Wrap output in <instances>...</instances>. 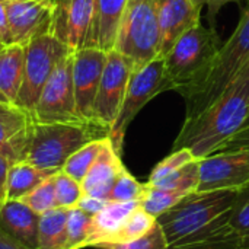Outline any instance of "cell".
I'll use <instances>...</instances> for the list:
<instances>
[{
  "label": "cell",
  "instance_id": "cell-1",
  "mask_svg": "<svg viewBox=\"0 0 249 249\" xmlns=\"http://www.w3.org/2000/svg\"><path fill=\"white\" fill-rule=\"evenodd\" d=\"M238 191L191 193L156 217L169 249H238L229 228Z\"/></svg>",
  "mask_w": 249,
  "mask_h": 249
},
{
  "label": "cell",
  "instance_id": "cell-2",
  "mask_svg": "<svg viewBox=\"0 0 249 249\" xmlns=\"http://www.w3.org/2000/svg\"><path fill=\"white\" fill-rule=\"evenodd\" d=\"M249 114V63L236 80L207 108L184 125L172 150L188 149L196 159L217 153L242 127Z\"/></svg>",
  "mask_w": 249,
  "mask_h": 249
},
{
  "label": "cell",
  "instance_id": "cell-3",
  "mask_svg": "<svg viewBox=\"0 0 249 249\" xmlns=\"http://www.w3.org/2000/svg\"><path fill=\"white\" fill-rule=\"evenodd\" d=\"M249 63V3L231 38L222 44L200 77L181 89L191 118L213 104L242 73Z\"/></svg>",
  "mask_w": 249,
  "mask_h": 249
},
{
  "label": "cell",
  "instance_id": "cell-4",
  "mask_svg": "<svg viewBox=\"0 0 249 249\" xmlns=\"http://www.w3.org/2000/svg\"><path fill=\"white\" fill-rule=\"evenodd\" d=\"M109 137V130L93 121L35 123L32 121L20 162L57 174L67 159L89 142Z\"/></svg>",
  "mask_w": 249,
  "mask_h": 249
},
{
  "label": "cell",
  "instance_id": "cell-5",
  "mask_svg": "<svg viewBox=\"0 0 249 249\" xmlns=\"http://www.w3.org/2000/svg\"><path fill=\"white\" fill-rule=\"evenodd\" d=\"M114 50L127 57L134 70L160 57L158 0H128L121 16Z\"/></svg>",
  "mask_w": 249,
  "mask_h": 249
},
{
  "label": "cell",
  "instance_id": "cell-6",
  "mask_svg": "<svg viewBox=\"0 0 249 249\" xmlns=\"http://www.w3.org/2000/svg\"><path fill=\"white\" fill-rule=\"evenodd\" d=\"M220 47L222 41L219 35L201 23L194 25L181 35L163 57L172 90L179 92L196 82Z\"/></svg>",
  "mask_w": 249,
  "mask_h": 249
},
{
  "label": "cell",
  "instance_id": "cell-7",
  "mask_svg": "<svg viewBox=\"0 0 249 249\" xmlns=\"http://www.w3.org/2000/svg\"><path fill=\"white\" fill-rule=\"evenodd\" d=\"M73 53L53 34H42L25 45L23 77L15 105L32 115L39 95L58 63Z\"/></svg>",
  "mask_w": 249,
  "mask_h": 249
},
{
  "label": "cell",
  "instance_id": "cell-8",
  "mask_svg": "<svg viewBox=\"0 0 249 249\" xmlns=\"http://www.w3.org/2000/svg\"><path fill=\"white\" fill-rule=\"evenodd\" d=\"M165 90H172V85L166 76L163 57H158L144 67L133 70L118 117L109 131V140L118 153L130 123L149 101Z\"/></svg>",
  "mask_w": 249,
  "mask_h": 249
},
{
  "label": "cell",
  "instance_id": "cell-9",
  "mask_svg": "<svg viewBox=\"0 0 249 249\" xmlns=\"http://www.w3.org/2000/svg\"><path fill=\"white\" fill-rule=\"evenodd\" d=\"M73 53L66 55L48 82L32 112L35 123H74L85 121L79 117L73 86Z\"/></svg>",
  "mask_w": 249,
  "mask_h": 249
},
{
  "label": "cell",
  "instance_id": "cell-10",
  "mask_svg": "<svg viewBox=\"0 0 249 249\" xmlns=\"http://www.w3.org/2000/svg\"><path fill=\"white\" fill-rule=\"evenodd\" d=\"M133 63L115 50L108 51L92 109V121L111 131L125 96Z\"/></svg>",
  "mask_w": 249,
  "mask_h": 249
},
{
  "label": "cell",
  "instance_id": "cell-11",
  "mask_svg": "<svg viewBox=\"0 0 249 249\" xmlns=\"http://www.w3.org/2000/svg\"><path fill=\"white\" fill-rule=\"evenodd\" d=\"M249 185V150L217 152L200 159L197 193L241 191Z\"/></svg>",
  "mask_w": 249,
  "mask_h": 249
},
{
  "label": "cell",
  "instance_id": "cell-12",
  "mask_svg": "<svg viewBox=\"0 0 249 249\" xmlns=\"http://www.w3.org/2000/svg\"><path fill=\"white\" fill-rule=\"evenodd\" d=\"M107 51L98 47H83L73 51V86L77 114L92 121V109L99 82L107 63Z\"/></svg>",
  "mask_w": 249,
  "mask_h": 249
},
{
  "label": "cell",
  "instance_id": "cell-13",
  "mask_svg": "<svg viewBox=\"0 0 249 249\" xmlns=\"http://www.w3.org/2000/svg\"><path fill=\"white\" fill-rule=\"evenodd\" d=\"M57 0H10L6 13L12 44L26 45L32 38L51 34L53 16Z\"/></svg>",
  "mask_w": 249,
  "mask_h": 249
},
{
  "label": "cell",
  "instance_id": "cell-14",
  "mask_svg": "<svg viewBox=\"0 0 249 249\" xmlns=\"http://www.w3.org/2000/svg\"><path fill=\"white\" fill-rule=\"evenodd\" d=\"M95 19V0H57L51 34L76 51L88 45Z\"/></svg>",
  "mask_w": 249,
  "mask_h": 249
},
{
  "label": "cell",
  "instance_id": "cell-15",
  "mask_svg": "<svg viewBox=\"0 0 249 249\" xmlns=\"http://www.w3.org/2000/svg\"><path fill=\"white\" fill-rule=\"evenodd\" d=\"M200 12L193 0H158L160 26V57H165L177 39L200 23Z\"/></svg>",
  "mask_w": 249,
  "mask_h": 249
},
{
  "label": "cell",
  "instance_id": "cell-16",
  "mask_svg": "<svg viewBox=\"0 0 249 249\" xmlns=\"http://www.w3.org/2000/svg\"><path fill=\"white\" fill-rule=\"evenodd\" d=\"M123 169L124 165L121 162L120 153L115 150L109 137H107L96 160L82 181L83 194L109 201L112 187Z\"/></svg>",
  "mask_w": 249,
  "mask_h": 249
},
{
  "label": "cell",
  "instance_id": "cell-17",
  "mask_svg": "<svg viewBox=\"0 0 249 249\" xmlns=\"http://www.w3.org/2000/svg\"><path fill=\"white\" fill-rule=\"evenodd\" d=\"M34 118L15 104L0 102V153L13 165L20 162Z\"/></svg>",
  "mask_w": 249,
  "mask_h": 249
},
{
  "label": "cell",
  "instance_id": "cell-18",
  "mask_svg": "<svg viewBox=\"0 0 249 249\" xmlns=\"http://www.w3.org/2000/svg\"><path fill=\"white\" fill-rule=\"evenodd\" d=\"M39 214L19 200L0 203V231L29 249H38Z\"/></svg>",
  "mask_w": 249,
  "mask_h": 249
},
{
  "label": "cell",
  "instance_id": "cell-19",
  "mask_svg": "<svg viewBox=\"0 0 249 249\" xmlns=\"http://www.w3.org/2000/svg\"><path fill=\"white\" fill-rule=\"evenodd\" d=\"M140 206V201H108V204L90 219L89 235L86 247H98L101 244L111 242V239L123 228L128 216Z\"/></svg>",
  "mask_w": 249,
  "mask_h": 249
},
{
  "label": "cell",
  "instance_id": "cell-20",
  "mask_svg": "<svg viewBox=\"0 0 249 249\" xmlns=\"http://www.w3.org/2000/svg\"><path fill=\"white\" fill-rule=\"evenodd\" d=\"M128 0H96L95 19L86 47H98L104 51L114 50L121 16Z\"/></svg>",
  "mask_w": 249,
  "mask_h": 249
},
{
  "label": "cell",
  "instance_id": "cell-21",
  "mask_svg": "<svg viewBox=\"0 0 249 249\" xmlns=\"http://www.w3.org/2000/svg\"><path fill=\"white\" fill-rule=\"evenodd\" d=\"M25 47L0 44V102L15 104L23 77Z\"/></svg>",
  "mask_w": 249,
  "mask_h": 249
},
{
  "label": "cell",
  "instance_id": "cell-22",
  "mask_svg": "<svg viewBox=\"0 0 249 249\" xmlns=\"http://www.w3.org/2000/svg\"><path fill=\"white\" fill-rule=\"evenodd\" d=\"M53 175L54 174L42 171L26 162H18L10 165L7 174L6 200H20Z\"/></svg>",
  "mask_w": 249,
  "mask_h": 249
},
{
  "label": "cell",
  "instance_id": "cell-23",
  "mask_svg": "<svg viewBox=\"0 0 249 249\" xmlns=\"http://www.w3.org/2000/svg\"><path fill=\"white\" fill-rule=\"evenodd\" d=\"M69 209L55 207L39 216L38 249H63L66 244Z\"/></svg>",
  "mask_w": 249,
  "mask_h": 249
},
{
  "label": "cell",
  "instance_id": "cell-24",
  "mask_svg": "<svg viewBox=\"0 0 249 249\" xmlns=\"http://www.w3.org/2000/svg\"><path fill=\"white\" fill-rule=\"evenodd\" d=\"M185 196L182 191L169 190V188H160V187H150L146 184V191L140 200V207L146 210L153 217H159L169 209H172L175 204H178Z\"/></svg>",
  "mask_w": 249,
  "mask_h": 249
},
{
  "label": "cell",
  "instance_id": "cell-25",
  "mask_svg": "<svg viewBox=\"0 0 249 249\" xmlns=\"http://www.w3.org/2000/svg\"><path fill=\"white\" fill-rule=\"evenodd\" d=\"M105 139H99V140L89 142L88 144H85L83 147H80L77 152H74L67 159V162H66V165L63 166L61 171L66 172L67 175H70L71 178H74L76 181H79L82 184L83 178L86 177V174L92 168L93 162L96 160V158H98V155L101 152V147H102Z\"/></svg>",
  "mask_w": 249,
  "mask_h": 249
},
{
  "label": "cell",
  "instance_id": "cell-26",
  "mask_svg": "<svg viewBox=\"0 0 249 249\" xmlns=\"http://www.w3.org/2000/svg\"><path fill=\"white\" fill-rule=\"evenodd\" d=\"M229 228L239 241L238 249H249V185L238 191L229 216Z\"/></svg>",
  "mask_w": 249,
  "mask_h": 249
},
{
  "label": "cell",
  "instance_id": "cell-27",
  "mask_svg": "<svg viewBox=\"0 0 249 249\" xmlns=\"http://www.w3.org/2000/svg\"><path fill=\"white\" fill-rule=\"evenodd\" d=\"M200 179V160L194 159L193 162L187 163L181 169L172 172L171 175L165 177L159 182L150 185V187H160V188H169L182 191L185 194H191L197 191ZM149 185V184H147Z\"/></svg>",
  "mask_w": 249,
  "mask_h": 249
},
{
  "label": "cell",
  "instance_id": "cell-28",
  "mask_svg": "<svg viewBox=\"0 0 249 249\" xmlns=\"http://www.w3.org/2000/svg\"><path fill=\"white\" fill-rule=\"evenodd\" d=\"M156 225V217L149 214L146 210H143L140 206L128 216L123 228L118 231V233L111 239V242L107 244H118V242H128L134 241L137 238L144 236L152 231V228Z\"/></svg>",
  "mask_w": 249,
  "mask_h": 249
},
{
  "label": "cell",
  "instance_id": "cell-29",
  "mask_svg": "<svg viewBox=\"0 0 249 249\" xmlns=\"http://www.w3.org/2000/svg\"><path fill=\"white\" fill-rule=\"evenodd\" d=\"M90 219H92V216L86 214L85 212H82L77 207L69 210L66 244H64L63 249H83L86 247Z\"/></svg>",
  "mask_w": 249,
  "mask_h": 249
},
{
  "label": "cell",
  "instance_id": "cell-30",
  "mask_svg": "<svg viewBox=\"0 0 249 249\" xmlns=\"http://www.w3.org/2000/svg\"><path fill=\"white\" fill-rule=\"evenodd\" d=\"M54 188H55L57 207H63L69 210L74 209L83 196L82 184L63 171H58L54 175Z\"/></svg>",
  "mask_w": 249,
  "mask_h": 249
},
{
  "label": "cell",
  "instance_id": "cell-31",
  "mask_svg": "<svg viewBox=\"0 0 249 249\" xmlns=\"http://www.w3.org/2000/svg\"><path fill=\"white\" fill-rule=\"evenodd\" d=\"M54 175L47 178L44 182H41L35 190H32L29 194L22 197L19 201L26 204L29 209H32L39 216L44 214L45 212H50V210L55 209L57 207V201H55Z\"/></svg>",
  "mask_w": 249,
  "mask_h": 249
},
{
  "label": "cell",
  "instance_id": "cell-32",
  "mask_svg": "<svg viewBox=\"0 0 249 249\" xmlns=\"http://www.w3.org/2000/svg\"><path fill=\"white\" fill-rule=\"evenodd\" d=\"M146 191V184H140L125 168L118 175L112 191L109 194V201H140Z\"/></svg>",
  "mask_w": 249,
  "mask_h": 249
},
{
  "label": "cell",
  "instance_id": "cell-33",
  "mask_svg": "<svg viewBox=\"0 0 249 249\" xmlns=\"http://www.w3.org/2000/svg\"><path fill=\"white\" fill-rule=\"evenodd\" d=\"M95 248L99 249H169L168 241L165 238V233L162 228L156 225L152 228L149 233H146L142 238H137L134 241L128 242H118V244H101Z\"/></svg>",
  "mask_w": 249,
  "mask_h": 249
},
{
  "label": "cell",
  "instance_id": "cell-34",
  "mask_svg": "<svg viewBox=\"0 0 249 249\" xmlns=\"http://www.w3.org/2000/svg\"><path fill=\"white\" fill-rule=\"evenodd\" d=\"M196 158L194 155L188 150V149H178V150H172V153L165 158L162 162H159L155 169L150 174V178L146 184L153 185L156 182H159L160 179H163L165 177L171 175L172 172L181 169L182 166H185L187 163L193 162Z\"/></svg>",
  "mask_w": 249,
  "mask_h": 249
},
{
  "label": "cell",
  "instance_id": "cell-35",
  "mask_svg": "<svg viewBox=\"0 0 249 249\" xmlns=\"http://www.w3.org/2000/svg\"><path fill=\"white\" fill-rule=\"evenodd\" d=\"M233 150H249V124L241 128L219 152H233Z\"/></svg>",
  "mask_w": 249,
  "mask_h": 249
},
{
  "label": "cell",
  "instance_id": "cell-36",
  "mask_svg": "<svg viewBox=\"0 0 249 249\" xmlns=\"http://www.w3.org/2000/svg\"><path fill=\"white\" fill-rule=\"evenodd\" d=\"M108 204V200H102V198H96V197H90V196H82V198L77 203V209H80L82 212H85L89 216H95L96 213H99L105 206Z\"/></svg>",
  "mask_w": 249,
  "mask_h": 249
},
{
  "label": "cell",
  "instance_id": "cell-37",
  "mask_svg": "<svg viewBox=\"0 0 249 249\" xmlns=\"http://www.w3.org/2000/svg\"><path fill=\"white\" fill-rule=\"evenodd\" d=\"M198 7L203 9V6L207 7V13H209V19L213 22V19L216 18V15L220 12V9L228 4V3H233V1H241V0H193Z\"/></svg>",
  "mask_w": 249,
  "mask_h": 249
},
{
  "label": "cell",
  "instance_id": "cell-38",
  "mask_svg": "<svg viewBox=\"0 0 249 249\" xmlns=\"http://www.w3.org/2000/svg\"><path fill=\"white\" fill-rule=\"evenodd\" d=\"M0 44H12V35H10V28H9V20H7V13H6V4L0 1Z\"/></svg>",
  "mask_w": 249,
  "mask_h": 249
},
{
  "label": "cell",
  "instance_id": "cell-39",
  "mask_svg": "<svg viewBox=\"0 0 249 249\" xmlns=\"http://www.w3.org/2000/svg\"><path fill=\"white\" fill-rule=\"evenodd\" d=\"M10 162L0 153V203L6 201V190H7V174L10 169Z\"/></svg>",
  "mask_w": 249,
  "mask_h": 249
},
{
  "label": "cell",
  "instance_id": "cell-40",
  "mask_svg": "<svg viewBox=\"0 0 249 249\" xmlns=\"http://www.w3.org/2000/svg\"><path fill=\"white\" fill-rule=\"evenodd\" d=\"M0 249H29L23 247L22 244H19L18 241H15L13 238H10L7 233H4L3 231H0Z\"/></svg>",
  "mask_w": 249,
  "mask_h": 249
},
{
  "label": "cell",
  "instance_id": "cell-41",
  "mask_svg": "<svg viewBox=\"0 0 249 249\" xmlns=\"http://www.w3.org/2000/svg\"><path fill=\"white\" fill-rule=\"evenodd\" d=\"M249 124V114H248V120H247V124H245V125H248ZM242 128H244V127H242Z\"/></svg>",
  "mask_w": 249,
  "mask_h": 249
},
{
  "label": "cell",
  "instance_id": "cell-42",
  "mask_svg": "<svg viewBox=\"0 0 249 249\" xmlns=\"http://www.w3.org/2000/svg\"><path fill=\"white\" fill-rule=\"evenodd\" d=\"M1 3H6V1H10V0H0Z\"/></svg>",
  "mask_w": 249,
  "mask_h": 249
},
{
  "label": "cell",
  "instance_id": "cell-43",
  "mask_svg": "<svg viewBox=\"0 0 249 249\" xmlns=\"http://www.w3.org/2000/svg\"><path fill=\"white\" fill-rule=\"evenodd\" d=\"M95 4H96V0H95Z\"/></svg>",
  "mask_w": 249,
  "mask_h": 249
},
{
  "label": "cell",
  "instance_id": "cell-44",
  "mask_svg": "<svg viewBox=\"0 0 249 249\" xmlns=\"http://www.w3.org/2000/svg\"><path fill=\"white\" fill-rule=\"evenodd\" d=\"M248 3H249V0H248Z\"/></svg>",
  "mask_w": 249,
  "mask_h": 249
}]
</instances>
